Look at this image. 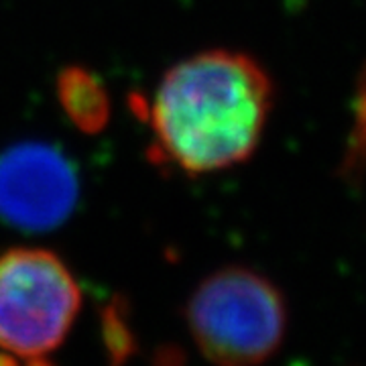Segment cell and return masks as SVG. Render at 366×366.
<instances>
[{
	"instance_id": "5b68a950",
	"label": "cell",
	"mask_w": 366,
	"mask_h": 366,
	"mask_svg": "<svg viewBox=\"0 0 366 366\" xmlns=\"http://www.w3.org/2000/svg\"><path fill=\"white\" fill-rule=\"evenodd\" d=\"M66 118L84 134H98L110 120V96L100 78L81 66L66 67L55 84Z\"/></svg>"
},
{
	"instance_id": "277c9868",
	"label": "cell",
	"mask_w": 366,
	"mask_h": 366,
	"mask_svg": "<svg viewBox=\"0 0 366 366\" xmlns=\"http://www.w3.org/2000/svg\"><path fill=\"white\" fill-rule=\"evenodd\" d=\"M76 179L66 159L26 144L0 159V216L19 226H49L74 204Z\"/></svg>"
},
{
	"instance_id": "6da1fadb",
	"label": "cell",
	"mask_w": 366,
	"mask_h": 366,
	"mask_svg": "<svg viewBox=\"0 0 366 366\" xmlns=\"http://www.w3.org/2000/svg\"><path fill=\"white\" fill-rule=\"evenodd\" d=\"M273 106V78L259 59L224 47L194 53L144 102L147 155L187 177L234 169L257 153Z\"/></svg>"
},
{
	"instance_id": "3957f363",
	"label": "cell",
	"mask_w": 366,
	"mask_h": 366,
	"mask_svg": "<svg viewBox=\"0 0 366 366\" xmlns=\"http://www.w3.org/2000/svg\"><path fill=\"white\" fill-rule=\"evenodd\" d=\"M78 277L55 250L0 252V354L45 365L69 338L81 312Z\"/></svg>"
},
{
	"instance_id": "7a4b0ae2",
	"label": "cell",
	"mask_w": 366,
	"mask_h": 366,
	"mask_svg": "<svg viewBox=\"0 0 366 366\" xmlns=\"http://www.w3.org/2000/svg\"><path fill=\"white\" fill-rule=\"evenodd\" d=\"M185 324L197 352L208 362L261 365L287 338V300L267 274L249 267H222L192 291Z\"/></svg>"
}]
</instances>
